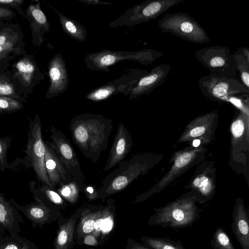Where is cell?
I'll list each match as a JSON object with an SVG mask.
<instances>
[{"mask_svg":"<svg viewBox=\"0 0 249 249\" xmlns=\"http://www.w3.org/2000/svg\"><path fill=\"white\" fill-rule=\"evenodd\" d=\"M70 129L74 143L93 163L107 147L112 120L102 115L85 113L74 116Z\"/></svg>","mask_w":249,"mask_h":249,"instance_id":"1","label":"cell"},{"mask_svg":"<svg viewBox=\"0 0 249 249\" xmlns=\"http://www.w3.org/2000/svg\"><path fill=\"white\" fill-rule=\"evenodd\" d=\"M196 194L180 197L166 206L154 209L147 223L150 226L180 229L190 227L200 217Z\"/></svg>","mask_w":249,"mask_h":249,"instance_id":"2","label":"cell"},{"mask_svg":"<svg viewBox=\"0 0 249 249\" xmlns=\"http://www.w3.org/2000/svg\"><path fill=\"white\" fill-rule=\"evenodd\" d=\"M149 154H140L124 160L102 181L97 189L96 199H104L125 189L140 176L144 175L151 167Z\"/></svg>","mask_w":249,"mask_h":249,"instance_id":"3","label":"cell"},{"mask_svg":"<svg viewBox=\"0 0 249 249\" xmlns=\"http://www.w3.org/2000/svg\"><path fill=\"white\" fill-rule=\"evenodd\" d=\"M163 55L162 52L150 49L129 52L103 49L87 54L84 62L90 70L107 72L110 67L122 61H135L142 65H147Z\"/></svg>","mask_w":249,"mask_h":249,"instance_id":"4","label":"cell"},{"mask_svg":"<svg viewBox=\"0 0 249 249\" xmlns=\"http://www.w3.org/2000/svg\"><path fill=\"white\" fill-rule=\"evenodd\" d=\"M161 32L172 34L195 44L208 43L210 39L200 24L188 14L167 13L158 21Z\"/></svg>","mask_w":249,"mask_h":249,"instance_id":"5","label":"cell"},{"mask_svg":"<svg viewBox=\"0 0 249 249\" xmlns=\"http://www.w3.org/2000/svg\"><path fill=\"white\" fill-rule=\"evenodd\" d=\"M184 0H146L128 9L109 24L110 28L135 26L154 19Z\"/></svg>","mask_w":249,"mask_h":249,"instance_id":"6","label":"cell"},{"mask_svg":"<svg viewBox=\"0 0 249 249\" xmlns=\"http://www.w3.org/2000/svg\"><path fill=\"white\" fill-rule=\"evenodd\" d=\"M195 56L210 74L228 78L239 79L234 55L227 46L217 44L196 51Z\"/></svg>","mask_w":249,"mask_h":249,"instance_id":"7","label":"cell"},{"mask_svg":"<svg viewBox=\"0 0 249 249\" xmlns=\"http://www.w3.org/2000/svg\"><path fill=\"white\" fill-rule=\"evenodd\" d=\"M198 86L205 96L221 103L229 102L234 97L249 95V89L239 79L220 77L210 73L199 79Z\"/></svg>","mask_w":249,"mask_h":249,"instance_id":"8","label":"cell"},{"mask_svg":"<svg viewBox=\"0 0 249 249\" xmlns=\"http://www.w3.org/2000/svg\"><path fill=\"white\" fill-rule=\"evenodd\" d=\"M12 81L21 96L26 100L34 89L45 79L32 54H25L10 66Z\"/></svg>","mask_w":249,"mask_h":249,"instance_id":"9","label":"cell"},{"mask_svg":"<svg viewBox=\"0 0 249 249\" xmlns=\"http://www.w3.org/2000/svg\"><path fill=\"white\" fill-rule=\"evenodd\" d=\"M28 118L29 125L27 142L24 151L31 162L38 181L53 189L45 167V149L39 116L37 114L34 119L29 117Z\"/></svg>","mask_w":249,"mask_h":249,"instance_id":"10","label":"cell"},{"mask_svg":"<svg viewBox=\"0 0 249 249\" xmlns=\"http://www.w3.org/2000/svg\"><path fill=\"white\" fill-rule=\"evenodd\" d=\"M21 25L8 22L0 30V70H6L10 61L26 54Z\"/></svg>","mask_w":249,"mask_h":249,"instance_id":"11","label":"cell"},{"mask_svg":"<svg viewBox=\"0 0 249 249\" xmlns=\"http://www.w3.org/2000/svg\"><path fill=\"white\" fill-rule=\"evenodd\" d=\"M50 131L52 147L61 162L78 183L82 192H84L86 186V178L72 145L65 135L54 126H52Z\"/></svg>","mask_w":249,"mask_h":249,"instance_id":"12","label":"cell"},{"mask_svg":"<svg viewBox=\"0 0 249 249\" xmlns=\"http://www.w3.org/2000/svg\"><path fill=\"white\" fill-rule=\"evenodd\" d=\"M148 72V71L144 70L129 69L127 70L126 73L123 74L119 78L91 90L85 98L93 102H100L119 94L128 96L138 80Z\"/></svg>","mask_w":249,"mask_h":249,"instance_id":"13","label":"cell"},{"mask_svg":"<svg viewBox=\"0 0 249 249\" xmlns=\"http://www.w3.org/2000/svg\"><path fill=\"white\" fill-rule=\"evenodd\" d=\"M48 75L50 84L45 94L46 99H52L64 93L69 87V80L64 58L56 53L49 61Z\"/></svg>","mask_w":249,"mask_h":249,"instance_id":"14","label":"cell"},{"mask_svg":"<svg viewBox=\"0 0 249 249\" xmlns=\"http://www.w3.org/2000/svg\"><path fill=\"white\" fill-rule=\"evenodd\" d=\"M26 8L23 17L29 22L32 43L40 47L44 41V34L50 31V24L41 8L39 0H34Z\"/></svg>","mask_w":249,"mask_h":249,"instance_id":"15","label":"cell"},{"mask_svg":"<svg viewBox=\"0 0 249 249\" xmlns=\"http://www.w3.org/2000/svg\"><path fill=\"white\" fill-rule=\"evenodd\" d=\"M199 150L195 147V149L184 150L180 152L176 157L171 170L161 181L147 192L138 196L135 202H140L144 201L151 195L163 189L178 175L186 170L187 167L190 166L191 163L195 161V159L196 158Z\"/></svg>","mask_w":249,"mask_h":249,"instance_id":"16","label":"cell"},{"mask_svg":"<svg viewBox=\"0 0 249 249\" xmlns=\"http://www.w3.org/2000/svg\"><path fill=\"white\" fill-rule=\"evenodd\" d=\"M171 68L170 65L162 64L153 68L148 74L141 77L131 89L129 93V100L149 94L163 84L169 74Z\"/></svg>","mask_w":249,"mask_h":249,"instance_id":"17","label":"cell"},{"mask_svg":"<svg viewBox=\"0 0 249 249\" xmlns=\"http://www.w3.org/2000/svg\"><path fill=\"white\" fill-rule=\"evenodd\" d=\"M45 167L49 180L53 189L74 179L61 162L51 145V142L44 141Z\"/></svg>","mask_w":249,"mask_h":249,"instance_id":"18","label":"cell"},{"mask_svg":"<svg viewBox=\"0 0 249 249\" xmlns=\"http://www.w3.org/2000/svg\"><path fill=\"white\" fill-rule=\"evenodd\" d=\"M132 146L131 134L124 124L120 123L104 171L109 170L124 160L130 152Z\"/></svg>","mask_w":249,"mask_h":249,"instance_id":"19","label":"cell"},{"mask_svg":"<svg viewBox=\"0 0 249 249\" xmlns=\"http://www.w3.org/2000/svg\"><path fill=\"white\" fill-rule=\"evenodd\" d=\"M231 230L242 249H249V220L241 199H237L232 214Z\"/></svg>","mask_w":249,"mask_h":249,"instance_id":"20","label":"cell"},{"mask_svg":"<svg viewBox=\"0 0 249 249\" xmlns=\"http://www.w3.org/2000/svg\"><path fill=\"white\" fill-rule=\"evenodd\" d=\"M9 201L16 209L19 210L32 222L37 224H43L48 222L53 213L58 212L59 209L41 202H30L24 205H19L13 199Z\"/></svg>","mask_w":249,"mask_h":249,"instance_id":"21","label":"cell"},{"mask_svg":"<svg viewBox=\"0 0 249 249\" xmlns=\"http://www.w3.org/2000/svg\"><path fill=\"white\" fill-rule=\"evenodd\" d=\"M30 190L33 194L34 199L58 209H64L67 205L66 201L53 189L48 185L39 183L33 180L28 181Z\"/></svg>","mask_w":249,"mask_h":249,"instance_id":"22","label":"cell"},{"mask_svg":"<svg viewBox=\"0 0 249 249\" xmlns=\"http://www.w3.org/2000/svg\"><path fill=\"white\" fill-rule=\"evenodd\" d=\"M20 219L22 218L17 209L0 192V227L11 234L16 233L20 231L18 223Z\"/></svg>","mask_w":249,"mask_h":249,"instance_id":"23","label":"cell"},{"mask_svg":"<svg viewBox=\"0 0 249 249\" xmlns=\"http://www.w3.org/2000/svg\"><path fill=\"white\" fill-rule=\"evenodd\" d=\"M217 113L213 111L196 119L188 126L187 130L180 139L181 140L202 138L203 136L209 134L210 128L213 127L214 121L217 120Z\"/></svg>","mask_w":249,"mask_h":249,"instance_id":"24","label":"cell"},{"mask_svg":"<svg viewBox=\"0 0 249 249\" xmlns=\"http://www.w3.org/2000/svg\"><path fill=\"white\" fill-rule=\"evenodd\" d=\"M48 5L58 15L62 29L71 38L80 42L86 40L87 31L85 27L76 20L71 19L58 12L50 4Z\"/></svg>","mask_w":249,"mask_h":249,"instance_id":"25","label":"cell"},{"mask_svg":"<svg viewBox=\"0 0 249 249\" xmlns=\"http://www.w3.org/2000/svg\"><path fill=\"white\" fill-rule=\"evenodd\" d=\"M78 214H74L72 217L60 227L55 242V249H69L72 247L75 224Z\"/></svg>","mask_w":249,"mask_h":249,"instance_id":"26","label":"cell"},{"mask_svg":"<svg viewBox=\"0 0 249 249\" xmlns=\"http://www.w3.org/2000/svg\"><path fill=\"white\" fill-rule=\"evenodd\" d=\"M240 81L249 89V49L240 47L233 54Z\"/></svg>","mask_w":249,"mask_h":249,"instance_id":"27","label":"cell"},{"mask_svg":"<svg viewBox=\"0 0 249 249\" xmlns=\"http://www.w3.org/2000/svg\"><path fill=\"white\" fill-rule=\"evenodd\" d=\"M192 184L193 188L197 192V203L206 202L213 196L214 187L209 177L200 175L195 178Z\"/></svg>","mask_w":249,"mask_h":249,"instance_id":"28","label":"cell"},{"mask_svg":"<svg viewBox=\"0 0 249 249\" xmlns=\"http://www.w3.org/2000/svg\"><path fill=\"white\" fill-rule=\"evenodd\" d=\"M0 96L14 98L27 103L13 83L9 70H0Z\"/></svg>","mask_w":249,"mask_h":249,"instance_id":"29","label":"cell"},{"mask_svg":"<svg viewBox=\"0 0 249 249\" xmlns=\"http://www.w3.org/2000/svg\"><path fill=\"white\" fill-rule=\"evenodd\" d=\"M141 240L151 249H186L180 241L174 240L168 237L142 236Z\"/></svg>","mask_w":249,"mask_h":249,"instance_id":"30","label":"cell"},{"mask_svg":"<svg viewBox=\"0 0 249 249\" xmlns=\"http://www.w3.org/2000/svg\"><path fill=\"white\" fill-rule=\"evenodd\" d=\"M108 207L101 209L94 212H90L87 214L80 222L78 228V232L82 236H86L91 232L95 229L97 221L107 212Z\"/></svg>","mask_w":249,"mask_h":249,"instance_id":"31","label":"cell"},{"mask_svg":"<svg viewBox=\"0 0 249 249\" xmlns=\"http://www.w3.org/2000/svg\"><path fill=\"white\" fill-rule=\"evenodd\" d=\"M66 201L75 203L78 199L80 193L83 192L78 183L74 180L62 184L54 189Z\"/></svg>","mask_w":249,"mask_h":249,"instance_id":"32","label":"cell"},{"mask_svg":"<svg viewBox=\"0 0 249 249\" xmlns=\"http://www.w3.org/2000/svg\"><path fill=\"white\" fill-rule=\"evenodd\" d=\"M211 244L213 249H235L227 233L220 227L215 230Z\"/></svg>","mask_w":249,"mask_h":249,"instance_id":"33","label":"cell"},{"mask_svg":"<svg viewBox=\"0 0 249 249\" xmlns=\"http://www.w3.org/2000/svg\"><path fill=\"white\" fill-rule=\"evenodd\" d=\"M23 102L18 100L6 96H0V115L16 113L23 109Z\"/></svg>","mask_w":249,"mask_h":249,"instance_id":"34","label":"cell"},{"mask_svg":"<svg viewBox=\"0 0 249 249\" xmlns=\"http://www.w3.org/2000/svg\"><path fill=\"white\" fill-rule=\"evenodd\" d=\"M248 120V114L241 112L232 122L231 125V132L233 142L240 140L245 134L246 121Z\"/></svg>","mask_w":249,"mask_h":249,"instance_id":"35","label":"cell"},{"mask_svg":"<svg viewBox=\"0 0 249 249\" xmlns=\"http://www.w3.org/2000/svg\"><path fill=\"white\" fill-rule=\"evenodd\" d=\"M12 140L10 137L0 138V164L2 172L8 168L10 165L7 160V152L11 145Z\"/></svg>","mask_w":249,"mask_h":249,"instance_id":"36","label":"cell"},{"mask_svg":"<svg viewBox=\"0 0 249 249\" xmlns=\"http://www.w3.org/2000/svg\"><path fill=\"white\" fill-rule=\"evenodd\" d=\"M24 1L23 0H0V6L16 10L21 17H23L24 11L22 8Z\"/></svg>","mask_w":249,"mask_h":249,"instance_id":"37","label":"cell"},{"mask_svg":"<svg viewBox=\"0 0 249 249\" xmlns=\"http://www.w3.org/2000/svg\"><path fill=\"white\" fill-rule=\"evenodd\" d=\"M16 16L17 14L13 10L0 6V21L8 22Z\"/></svg>","mask_w":249,"mask_h":249,"instance_id":"38","label":"cell"},{"mask_svg":"<svg viewBox=\"0 0 249 249\" xmlns=\"http://www.w3.org/2000/svg\"><path fill=\"white\" fill-rule=\"evenodd\" d=\"M23 241H10L4 243L1 242L0 245V249H21Z\"/></svg>","mask_w":249,"mask_h":249,"instance_id":"39","label":"cell"},{"mask_svg":"<svg viewBox=\"0 0 249 249\" xmlns=\"http://www.w3.org/2000/svg\"><path fill=\"white\" fill-rule=\"evenodd\" d=\"M126 249H151L148 248L141 244L137 242V241L128 238Z\"/></svg>","mask_w":249,"mask_h":249,"instance_id":"40","label":"cell"},{"mask_svg":"<svg viewBox=\"0 0 249 249\" xmlns=\"http://www.w3.org/2000/svg\"><path fill=\"white\" fill-rule=\"evenodd\" d=\"M83 241L84 243L87 245L96 246L98 244V242L95 236L90 234L85 236Z\"/></svg>","mask_w":249,"mask_h":249,"instance_id":"41","label":"cell"},{"mask_svg":"<svg viewBox=\"0 0 249 249\" xmlns=\"http://www.w3.org/2000/svg\"><path fill=\"white\" fill-rule=\"evenodd\" d=\"M83 3H85L91 5H98V4H102V5H108L111 4V3L108 2H102L101 1L98 0H78Z\"/></svg>","mask_w":249,"mask_h":249,"instance_id":"42","label":"cell"},{"mask_svg":"<svg viewBox=\"0 0 249 249\" xmlns=\"http://www.w3.org/2000/svg\"><path fill=\"white\" fill-rule=\"evenodd\" d=\"M34 246L32 245L31 243L27 241H23L21 249H34Z\"/></svg>","mask_w":249,"mask_h":249,"instance_id":"43","label":"cell"},{"mask_svg":"<svg viewBox=\"0 0 249 249\" xmlns=\"http://www.w3.org/2000/svg\"><path fill=\"white\" fill-rule=\"evenodd\" d=\"M200 143V140L198 139H195L193 140V145L195 147H196L199 145Z\"/></svg>","mask_w":249,"mask_h":249,"instance_id":"44","label":"cell"},{"mask_svg":"<svg viewBox=\"0 0 249 249\" xmlns=\"http://www.w3.org/2000/svg\"><path fill=\"white\" fill-rule=\"evenodd\" d=\"M8 22L0 21V30H1Z\"/></svg>","mask_w":249,"mask_h":249,"instance_id":"45","label":"cell"},{"mask_svg":"<svg viewBox=\"0 0 249 249\" xmlns=\"http://www.w3.org/2000/svg\"><path fill=\"white\" fill-rule=\"evenodd\" d=\"M0 171L1 170V168L0 164Z\"/></svg>","mask_w":249,"mask_h":249,"instance_id":"46","label":"cell"},{"mask_svg":"<svg viewBox=\"0 0 249 249\" xmlns=\"http://www.w3.org/2000/svg\"></svg>","mask_w":249,"mask_h":249,"instance_id":"47","label":"cell"}]
</instances>
